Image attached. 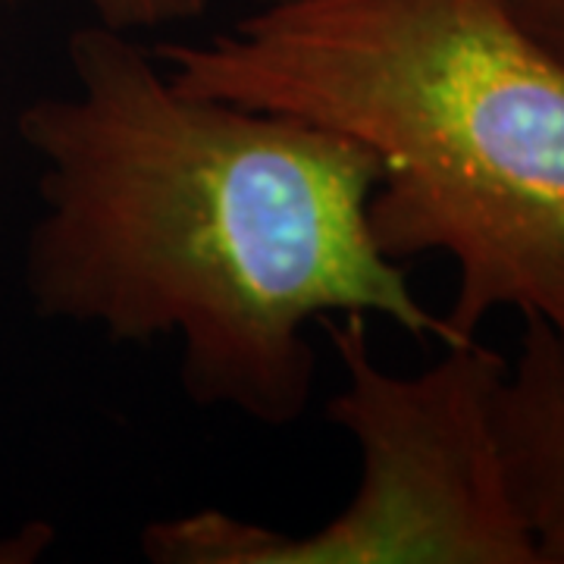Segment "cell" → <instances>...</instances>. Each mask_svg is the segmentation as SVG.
Here are the masks:
<instances>
[{
  "label": "cell",
  "instance_id": "6da1fadb",
  "mask_svg": "<svg viewBox=\"0 0 564 564\" xmlns=\"http://www.w3.org/2000/svg\"><path fill=\"white\" fill-rule=\"evenodd\" d=\"M73 88L20 113L41 161L25 282L41 317L117 343L176 339L202 408L292 426L307 333L361 314L462 345L370 229L377 161L321 126L192 95L110 25L66 44Z\"/></svg>",
  "mask_w": 564,
  "mask_h": 564
},
{
  "label": "cell",
  "instance_id": "7a4b0ae2",
  "mask_svg": "<svg viewBox=\"0 0 564 564\" xmlns=\"http://www.w3.org/2000/svg\"><path fill=\"white\" fill-rule=\"evenodd\" d=\"M151 54L192 95L364 148L373 239L399 263L452 261L462 343L499 311L564 343V63L505 0H263Z\"/></svg>",
  "mask_w": 564,
  "mask_h": 564
},
{
  "label": "cell",
  "instance_id": "3957f363",
  "mask_svg": "<svg viewBox=\"0 0 564 564\" xmlns=\"http://www.w3.org/2000/svg\"><path fill=\"white\" fill-rule=\"evenodd\" d=\"M343 367L326 417L361 474L336 518L282 533L220 508L141 530L151 564H540L499 440L508 358L480 339L443 345L421 373L377 361L361 314L317 323Z\"/></svg>",
  "mask_w": 564,
  "mask_h": 564
},
{
  "label": "cell",
  "instance_id": "277c9868",
  "mask_svg": "<svg viewBox=\"0 0 564 564\" xmlns=\"http://www.w3.org/2000/svg\"><path fill=\"white\" fill-rule=\"evenodd\" d=\"M499 440L540 564H564V343L527 321L499 386Z\"/></svg>",
  "mask_w": 564,
  "mask_h": 564
},
{
  "label": "cell",
  "instance_id": "5b68a950",
  "mask_svg": "<svg viewBox=\"0 0 564 564\" xmlns=\"http://www.w3.org/2000/svg\"><path fill=\"white\" fill-rule=\"evenodd\" d=\"M98 13V22L135 32V29H158L170 22H185L202 17L214 0H88Z\"/></svg>",
  "mask_w": 564,
  "mask_h": 564
},
{
  "label": "cell",
  "instance_id": "8992f818",
  "mask_svg": "<svg viewBox=\"0 0 564 564\" xmlns=\"http://www.w3.org/2000/svg\"><path fill=\"white\" fill-rule=\"evenodd\" d=\"M511 13L552 57L564 63V0H505Z\"/></svg>",
  "mask_w": 564,
  "mask_h": 564
},
{
  "label": "cell",
  "instance_id": "52a82bcc",
  "mask_svg": "<svg viewBox=\"0 0 564 564\" xmlns=\"http://www.w3.org/2000/svg\"><path fill=\"white\" fill-rule=\"evenodd\" d=\"M258 3H263V0H258Z\"/></svg>",
  "mask_w": 564,
  "mask_h": 564
}]
</instances>
